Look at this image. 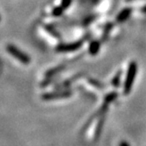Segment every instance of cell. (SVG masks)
Segmentation results:
<instances>
[{
	"instance_id": "obj_1",
	"label": "cell",
	"mask_w": 146,
	"mask_h": 146,
	"mask_svg": "<svg viewBox=\"0 0 146 146\" xmlns=\"http://www.w3.org/2000/svg\"><path fill=\"white\" fill-rule=\"evenodd\" d=\"M137 62H131L129 67H128V71H127V75L126 78L124 81V86H123V93L125 95H128L130 93L135 78L137 77Z\"/></svg>"
},
{
	"instance_id": "obj_2",
	"label": "cell",
	"mask_w": 146,
	"mask_h": 146,
	"mask_svg": "<svg viewBox=\"0 0 146 146\" xmlns=\"http://www.w3.org/2000/svg\"><path fill=\"white\" fill-rule=\"evenodd\" d=\"M6 51L11 54L14 58L19 60L23 64H29L31 62V58L23 51L19 50L17 47H15L13 44H8L6 46Z\"/></svg>"
},
{
	"instance_id": "obj_3",
	"label": "cell",
	"mask_w": 146,
	"mask_h": 146,
	"mask_svg": "<svg viewBox=\"0 0 146 146\" xmlns=\"http://www.w3.org/2000/svg\"><path fill=\"white\" fill-rule=\"evenodd\" d=\"M72 92L70 90H61L56 91L53 92H47L41 95V99L46 101L49 100H62V99H68L72 95Z\"/></svg>"
},
{
	"instance_id": "obj_4",
	"label": "cell",
	"mask_w": 146,
	"mask_h": 146,
	"mask_svg": "<svg viewBox=\"0 0 146 146\" xmlns=\"http://www.w3.org/2000/svg\"><path fill=\"white\" fill-rule=\"evenodd\" d=\"M82 45V42H76V43H72V44H64V45H60L56 48L57 52H70V51H74L77 50L80 48Z\"/></svg>"
},
{
	"instance_id": "obj_5",
	"label": "cell",
	"mask_w": 146,
	"mask_h": 146,
	"mask_svg": "<svg viewBox=\"0 0 146 146\" xmlns=\"http://www.w3.org/2000/svg\"><path fill=\"white\" fill-rule=\"evenodd\" d=\"M105 114L106 113H102L100 114V120H99V122L97 124V127H96V129H95V133H94V140L97 141L100 135H101V131H102V129H103V125H104V122H105Z\"/></svg>"
},
{
	"instance_id": "obj_6",
	"label": "cell",
	"mask_w": 146,
	"mask_h": 146,
	"mask_svg": "<svg viewBox=\"0 0 146 146\" xmlns=\"http://www.w3.org/2000/svg\"><path fill=\"white\" fill-rule=\"evenodd\" d=\"M83 75H85V73H79V74H77L76 76H74L73 78H70V79H68V80H66V81H64L62 83H61L60 85H57V86H56V88H58V89L67 88L73 81L77 80L78 78H80L81 76H83Z\"/></svg>"
},
{
	"instance_id": "obj_7",
	"label": "cell",
	"mask_w": 146,
	"mask_h": 146,
	"mask_svg": "<svg viewBox=\"0 0 146 146\" xmlns=\"http://www.w3.org/2000/svg\"><path fill=\"white\" fill-rule=\"evenodd\" d=\"M65 66L64 65H59L57 67H55L53 69L48 70L46 73H45V77L46 78H52V77H56L58 73H60L61 71H62L64 70Z\"/></svg>"
},
{
	"instance_id": "obj_8",
	"label": "cell",
	"mask_w": 146,
	"mask_h": 146,
	"mask_svg": "<svg viewBox=\"0 0 146 146\" xmlns=\"http://www.w3.org/2000/svg\"><path fill=\"white\" fill-rule=\"evenodd\" d=\"M121 75H122V70H119L115 75H114L113 78L112 79L111 84L113 87H119L120 84H121Z\"/></svg>"
},
{
	"instance_id": "obj_9",
	"label": "cell",
	"mask_w": 146,
	"mask_h": 146,
	"mask_svg": "<svg viewBox=\"0 0 146 146\" xmlns=\"http://www.w3.org/2000/svg\"><path fill=\"white\" fill-rule=\"evenodd\" d=\"M118 97V93L116 92H109L108 94H107L104 98V103L106 104H109L113 101H114Z\"/></svg>"
},
{
	"instance_id": "obj_10",
	"label": "cell",
	"mask_w": 146,
	"mask_h": 146,
	"mask_svg": "<svg viewBox=\"0 0 146 146\" xmlns=\"http://www.w3.org/2000/svg\"><path fill=\"white\" fill-rule=\"evenodd\" d=\"M99 49H100L99 42H93V43L91 44V46L89 48V52H90L91 55L94 56V55H96L99 52Z\"/></svg>"
},
{
	"instance_id": "obj_11",
	"label": "cell",
	"mask_w": 146,
	"mask_h": 146,
	"mask_svg": "<svg viewBox=\"0 0 146 146\" xmlns=\"http://www.w3.org/2000/svg\"><path fill=\"white\" fill-rule=\"evenodd\" d=\"M88 81H89V83L92 85V86H95L96 88H100V89H102V88H104L105 87V86H104L102 83H100V82H99L98 80H96V79H94V78H88Z\"/></svg>"
},
{
	"instance_id": "obj_12",
	"label": "cell",
	"mask_w": 146,
	"mask_h": 146,
	"mask_svg": "<svg viewBox=\"0 0 146 146\" xmlns=\"http://www.w3.org/2000/svg\"><path fill=\"white\" fill-rule=\"evenodd\" d=\"M119 146H130L129 143H128L127 142H125V141H121L119 143Z\"/></svg>"
}]
</instances>
